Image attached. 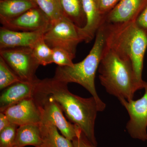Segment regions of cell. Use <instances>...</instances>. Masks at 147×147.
Masks as SVG:
<instances>
[{"mask_svg":"<svg viewBox=\"0 0 147 147\" xmlns=\"http://www.w3.org/2000/svg\"><path fill=\"white\" fill-rule=\"evenodd\" d=\"M67 85L53 78L39 79L36 93L51 96L69 121L81 129L87 139L96 147L94 125L99 111L96 100L92 96L84 98L73 94L69 90Z\"/></svg>","mask_w":147,"mask_h":147,"instance_id":"cell-1","label":"cell"},{"mask_svg":"<svg viewBox=\"0 0 147 147\" xmlns=\"http://www.w3.org/2000/svg\"><path fill=\"white\" fill-rule=\"evenodd\" d=\"M105 46L131 61L137 79L144 86L142 75L147 48V34L135 21L109 24L102 23Z\"/></svg>","mask_w":147,"mask_h":147,"instance_id":"cell-2","label":"cell"},{"mask_svg":"<svg viewBox=\"0 0 147 147\" xmlns=\"http://www.w3.org/2000/svg\"><path fill=\"white\" fill-rule=\"evenodd\" d=\"M98 71L101 85L108 93L119 99L132 100L134 93L144 88L137 79L130 60L105 45Z\"/></svg>","mask_w":147,"mask_h":147,"instance_id":"cell-3","label":"cell"},{"mask_svg":"<svg viewBox=\"0 0 147 147\" xmlns=\"http://www.w3.org/2000/svg\"><path fill=\"white\" fill-rule=\"evenodd\" d=\"M105 44V30L101 25L95 36L93 46L88 55L80 62L71 66H59L56 68L54 78L68 84L74 83L81 85L96 100L99 112L105 110L106 105L98 96L95 86L96 74L98 68Z\"/></svg>","mask_w":147,"mask_h":147,"instance_id":"cell-4","label":"cell"},{"mask_svg":"<svg viewBox=\"0 0 147 147\" xmlns=\"http://www.w3.org/2000/svg\"><path fill=\"white\" fill-rule=\"evenodd\" d=\"M79 29L64 16L52 23L50 28L44 34L43 38L52 49H63L75 57L77 45L82 42Z\"/></svg>","mask_w":147,"mask_h":147,"instance_id":"cell-5","label":"cell"},{"mask_svg":"<svg viewBox=\"0 0 147 147\" xmlns=\"http://www.w3.org/2000/svg\"><path fill=\"white\" fill-rule=\"evenodd\" d=\"M34 97L38 103L41 112V123H50L69 140L72 142L76 139L81 129L67 120L59 105L51 96L36 93Z\"/></svg>","mask_w":147,"mask_h":147,"instance_id":"cell-6","label":"cell"},{"mask_svg":"<svg viewBox=\"0 0 147 147\" xmlns=\"http://www.w3.org/2000/svg\"><path fill=\"white\" fill-rule=\"evenodd\" d=\"M0 57L21 81L33 82L38 79L35 74L40 65L34 57L31 48L0 49Z\"/></svg>","mask_w":147,"mask_h":147,"instance_id":"cell-7","label":"cell"},{"mask_svg":"<svg viewBox=\"0 0 147 147\" xmlns=\"http://www.w3.org/2000/svg\"><path fill=\"white\" fill-rule=\"evenodd\" d=\"M145 94L140 99L119 100L128 112L129 120L126 125L129 134L134 139L147 140V82H144Z\"/></svg>","mask_w":147,"mask_h":147,"instance_id":"cell-8","label":"cell"},{"mask_svg":"<svg viewBox=\"0 0 147 147\" xmlns=\"http://www.w3.org/2000/svg\"><path fill=\"white\" fill-rule=\"evenodd\" d=\"M1 23L2 26L9 30L23 32L47 31L52 24L49 18L38 7L16 18Z\"/></svg>","mask_w":147,"mask_h":147,"instance_id":"cell-9","label":"cell"},{"mask_svg":"<svg viewBox=\"0 0 147 147\" xmlns=\"http://www.w3.org/2000/svg\"><path fill=\"white\" fill-rule=\"evenodd\" d=\"M3 113L11 123L18 126L40 124L42 121L39 105L34 96L28 98L9 107Z\"/></svg>","mask_w":147,"mask_h":147,"instance_id":"cell-10","label":"cell"},{"mask_svg":"<svg viewBox=\"0 0 147 147\" xmlns=\"http://www.w3.org/2000/svg\"><path fill=\"white\" fill-rule=\"evenodd\" d=\"M147 3V0H120L104 17L102 23L113 24L135 21Z\"/></svg>","mask_w":147,"mask_h":147,"instance_id":"cell-11","label":"cell"},{"mask_svg":"<svg viewBox=\"0 0 147 147\" xmlns=\"http://www.w3.org/2000/svg\"><path fill=\"white\" fill-rule=\"evenodd\" d=\"M47 31H17L2 26L0 28V49L32 48Z\"/></svg>","mask_w":147,"mask_h":147,"instance_id":"cell-12","label":"cell"},{"mask_svg":"<svg viewBox=\"0 0 147 147\" xmlns=\"http://www.w3.org/2000/svg\"><path fill=\"white\" fill-rule=\"evenodd\" d=\"M38 79L33 82L20 81L4 89L0 96V112L3 113L9 107L21 100L33 97Z\"/></svg>","mask_w":147,"mask_h":147,"instance_id":"cell-13","label":"cell"},{"mask_svg":"<svg viewBox=\"0 0 147 147\" xmlns=\"http://www.w3.org/2000/svg\"><path fill=\"white\" fill-rule=\"evenodd\" d=\"M86 24L83 28H79V33L82 41L89 43L95 37L98 30L102 24L103 18L100 15L95 0H82Z\"/></svg>","mask_w":147,"mask_h":147,"instance_id":"cell-14","label":"cell"},{"mask_svg":"<svg viewBox=\"0 0 147 147\" xmlns=\"http://www.w3.org/2000/svg\"><path fill=\"white\" fill-rule=\"evenodd\" d=\"M37 7L34 0H1V22L16 18L27 11Z\"/></svg>","mask_w":147,"mask_h":147,"instance_id":"cell-15","label":"cell"},{"mask_svg":"<svg viewBox=\"0 0 147 147\" xmlns=\"http://www.w3.org/2000/svg\"><path fill=\"white\" fill-rule=\"evenodd\" d=\"M42 145L40 124L25 125L17 128L14 147H42Z\"/></svg>","mask_w":147,"mask_h":147,"instance_id":"cell-16","label":"cell"},{"mask_svg":"<svg viewBox=\"0 0 147 147\" xmlns=\"http://www.w3.org/2000/svg\"><path fill=\"white\" fill-rule=\"evenodd\" d=\"M42 147H74L70 140L61 135L57 128L50 123L40 124Z\"/></svg>","mask_w":147,"mask_h":147,"instance_id":"cell-17","label":"cell"},{"mask_svg":"<svg viewBox=\"0 0 147 147\" xmlns=\"http://www.w3.org/2000/svg\"><path fill=\"white\" fill-rule=\"evenodd\" d=\"M64 15L79 28L86 24L82 0H60Z\"/></svg>","mask_w":147,"mask_h":147,"instance_id":"cell-18","label":"cell"},{"mask_svg":"<svg viewBox=\"0 0 147 147\" xmlns=\"http://www.w3.org/2000/svg\"><path fill=\"white\" fill-rule=\"evenodd\" d=\"M38 7L50 19L52 23L64 17L60 0H34Z\"/></svg>","mask_w":147,"mask_h":147,"instance_id":"cell-19","label":"cell"},{"mask_svg":"<svg viewBox=\"0 0 147 147\" xmlns=\"http://www.w3.org/2000/svg\"><path fill=\"white\" fill-rule=\"evenodd\" d=\"M33 55L40 65L46 66L53 63V49L40 38L31 48Z\"/></svg>","mask_w":147,"mask_h":147,"instance_id":"cell-20","label":"cell"},{"mask_svg":"<svg viewBox=\"0 0 147 147\" xmlns=\"http://www.w3.org/2000/svg\"><path fill=\"white\" fill-rule=\"evenodd\" d=\"M21 81L7 63L0 57V90Z\"/></svg>","mask_w":147,"mask_h":147,"instance_id":"cell-21","label":"cell"},{"mask_svg":"<svg viewBox=\"0 0 147 147\" xmlns=\"http://www.w3.org/2000/svg\"><path fill=\"white\" fill-rule=\"evenodd\" d=\"M18 125L11 123L0 131V147H14Z\"/></svg>","mask_w":147,"mask_h":147,"instance_id":"cell-22","label":"cell"},{"mask_svg":"<svg viewBox=\"0 0 147 147\" xmlns=\"http://www.w3.org/2000/svg\"><path fill=\"white\" fill-rule=\"evenodd\" d=\"M53 63L59 66H71L73 65L75 57L66 50L59 48L53 49Z\"/></svg>","mask_w":147,"mask_h":147,"instance_id":"cell-23","label":"cell"},{"mask_svg":"<svg viewBox=\"0 0 147 147\" xmlns=\"http://www.w3.org/2000/svg\"><path fill=\"white\" fill-rule=\"evenodd\" d=\"M120 1V0H95V2L98 12L104 18V14L110 10L111 11V9L115 8Z\"/></svg>","mask_w":147,"mask_h":147,"instance_id":"cell-24","label":"cell"},{"mask_svg":"<svg viewBox=\"0 0 147 147\" xmlns=\"http://www.w3.org/2000/svg\"><path fill=\"white\" fill-rule=\"evenodd\" d=\"M135 23L139 28L147 33V3L137 17Z\"/></svg>","mask_w":147,"mask_h":147,"instance_id":"cell-25","label":"cell"},{"mask_svg":"<svg viewBox=\"0 0 147 147\" xmlns=\"http://www.w3.org/2000/svg\"><path fill=\"white\" fill-rule=\"evenodd\" d=\"M73 145L76 147H96L94 146L87 139L80 129L77 137L72 141Z\"/></svg>","mask_w":147,"mask_h":147,"instance_id":"cell-26","label":"cell"},{"mask_svg":"<svg viewBox=\"0 0 147 147\" xmlns=\"http://www.w3.org/2000/svg\"><path fill=\"white\" fill-rule=\"evenodd\" d=\"M11 123L10 121L4 113H0V131L7 127Z\"/></svg>","mask_w":147,"mask_h":147,"instance_id":"cell-27","label":"cell"},{"mask_svg":"<svg viewBox=\"0 0 147 147\" xmlns=\"http://www.w3.org/2000/svg\"><path fill=\"white\" fill-rule=\"evenodd\" d=\"M74 147H76V146H74Z\"/></svg>","mask_w":147,"mask_h":147,"instance_id":"cell-28","label":"cell"},{"mask_svg":"<svg viewBox=\"0 0 147 147\" xmlns=\"http://www.w3.org/2000/svg\"><path fill=\"white\" fill-rule=\"evenodd\" d=\"M147 34V33H146Z\"/></svg>","mask_w":147,"mask_h":147,"instance_id":"cell-29","label":"cell"},{"mask_svg":"<svg viewBox=\"0 0 147 147\" xmlns=\"http://www.w3.org/2000/svg\"></svg>","mask_w":147,"mask_h":147,"instance_id":"cell-30","label":"cell"}]
</instances>
